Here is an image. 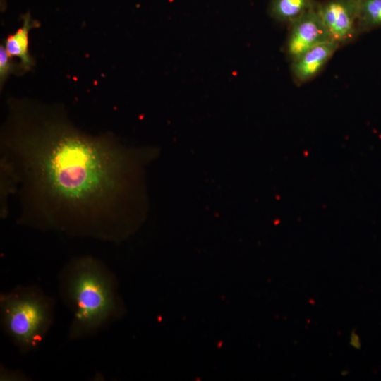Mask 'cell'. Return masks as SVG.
I'll list each match as a JSON object with an SVG mask.
<instances>
[{"instance_id":"obj_3","label":"cell","mask_w":381,"mask_h":381,"mask_svg":"<svg viewBox=\"0 0 381 381\" xmlns=\"http://www.w3.org/2000/svg\"><path fill=\"white\" fill-rule=\"evenodd\" d=\"M3 322L10 335L20 345H35L48 326L47 303L32 294H16L2 300Z\"/></svg>"},{"instance_id":"obj_1","label":"cell","mask_w":381,"mask_h":381,"mask_svg":"<svg viewBox=\"0 0 381 381\" xmlns=\"http://www.w3.org/2000/svg\"><path fill=\"white\" fill-rule=\"evenodd\" d=\"M0 142L1 190L18 193L24 222L111 238L143 207V152L83 132L62 106L10 99Z\"/></svg>"},{"instance_id":"obj_6","label":"cell","mask_w":381,"mask_h":381,"mask_svg":"<svg viewBox=\"0 0 381 381\" xmlns=\"http://www.w3.org/2000/svg\"><path fill=\"white\" fill-rule=\"evenodd\" d=\"M339 45L332 40L320 43L291 61L293 78L298 84L314 78L325 66Z\"/></svg>"},{"instance_id":"obj_7","label":"cell","mask_w":381,"mask_h":381,"mask_svg":"<svg viewBox=\"0 0 381 381\" xmlns=\"http://www.w3.org/2000/svg\"><path fill=\"white\" fill-rule=\"evenodd\" d=\"M23 25L13 34L4 40V47L12 56L20 59V65L24 73L32 70L35 60L29 52L28 34L30 30L39 26V23L31 18L29 13L22 16Z\"/></svg>"},{"instance_id":"obj_8","label":"cell","mask_w":381,"mask_h":381,"mask_svg":"<svg viewBox=\"0 0 381 381\" xmlns=\"http://www.w3.org/2000/svg\"><path fill=\"white\" fill-rule=\"evenodd\" d=\"M315 0H272L270 13L289 25L315 5Z\"/></svg>"},{"instance_id":"obj_9","label":"cell","mask_w":381,"mask_h":381,"mask_svg":"<svg viewBox=\"0 0 381 381\" xmlns=\"http://www.w3.org/2000/svg\"><path fill=\"white\" fill-rule=\"evenodd\" d=\"M381 27V0H360L358 28L359 32Z\"/></svg>"},{"instance_id":"obj_10","label":"cell","mask_w":381,"mask_h":381,"mask_svg":"<svg viewBox=\"0 0 381 381\" xmlns=\"http://www.w3.org/2000/svg\"><path fill=\"white\" fill-rule=\"evenodd\" d=\"M23 74L20 64H16L13 57L7 52L5 47H0V84L2 88L4 83L11 74Z\"/></svg>"},{"instance_id":"obj_5","label":"cell","mask_w":381,"mask_h":381,"mask_svg":"<svg viewBox=\"0 0 381 381\" xmlns=\"http://www.w3.org/2000/svg\"><path fill=\"white\" fill-rule=\"evenodd\" d=\"M289 25L286 52L291 61L315 46L332 40L315 9V5Z\"/></svg>"},{"instance_id":"obj_2","label":"cell","mask_w":381,"mask_h":381,"mask_svg":"<svg viewBox=\"0 0 381 381\" xmlns=\"http://www.w3.org/2000/svg\"><path fill=\"white\" fill-rule=\"evenodd\" d=\"M67 289L75 310L74 334L97 328L115 308L109 278L91 258H82L75 263Z\"/></svg>"},{"instance_id":"obj_4","label":"cell","mask_w":381,"mask_h":381,"mask_svg":"<svg viewBox=\"0 0 381 381\" xmlns=\"http://www.w3.org/2000/svg\"><path fill=\"white\" fill-rule=\"evenodd\" d=\"M359 4L360 0H326L315 4L330 39L339 47L353 42L360 33Z\"/></svg>"}]
</instances>
